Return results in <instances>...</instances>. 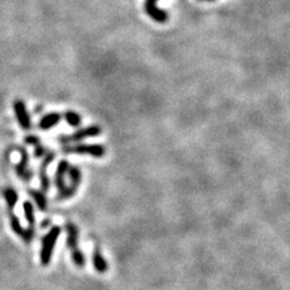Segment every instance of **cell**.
I'll return each instance as SVG.
<instances>
[{
    "label": "cell",
    "instance_id": "obj_1",
    "mask_svg": "<svg viewBox=\"0 0 290 290\" xmlns=\"http://www.w3.org/2000/svg\"><path fill=\"white\" fill-rule=\"evenodd\" d=\"M59 235H61V228L55 226V228L50 230L48 235L42 239L41 252H40V262H41L42 266H49L50 262H51L53 248H55Z\"/></svg>",
    "mask_w": 290,
    "mask_h": 290
},
{
    "label": "cell",
    "instance_id": "obj_2",
    "mask_svg": "<svg viewBox=\"0 0 290 290\" xmlns=\"http://www.w3.org/2000/svg\"><path fill=\"white\" fill-rule=\"evenodd\" d=\"M64 152H74V154L90 155L92 158L101 159L105 154V148L101 144H79V145H64Z\"/></svg>",
    "mask_w": 290,
    "mask_h": 290
},
{
    "label": "cell",
    "instance_id": "obj_3",
    "mask_svg": "<svg viewBox=\"0 0 290 290\" xmlns=\"http://www.w3.org/2000/svg\"><path fill=\"white\" fill-rule=\"evenodd\" d=\"M68 174L69 178H71V185L66 186L63 192H59V195L57 196L58 201H64V199L73 197V196L76 193V191H78L80 183H81V172H80V169L78 167L71 166V167H69Z\"/></svg>",
    "mask_w": 290,
    "mask_h": 290
},
{
    "label": "cell",
    "instance_id": "obj_4",
    "mask_svg": "<svg viewBox=\"0 0 290 290\" xmlns=\"http://www.w3.org/2000/svg\"><path fill=\"white\" fill-rule=\"evenodd\" d=\"M102 133V128L99 127L98 125H92L88 126L86 128H81L79 129L78 132L73 133L71 136H63L59 139V142L63 143V144H66V143H71V142H79L82 141V139L86 138H93V137L99 136Z\"/></svg>",
    "mask_w": 290,
    "mask_h": 290
},
{
    "label": "cell",
    "instance_id": "obj_5",
    "mask_svg": "<svg viewBox=\"0 0 290 290\" xmlns=\"http://www.w3.org/2000/svg\"><path fill=\"white\" fill-rule=\"evenodd\" d=\"M13 109H15V114L16 118H17L19 126H21L23 129H31L32 127L31 116H29L28 111H27L25 102L21 101V99L15 101V103H13Z\"/></svg>",
    "mask_w": 290,
    "mask_h": 290
},
{
    "label": "cell",
    "instance_id": "obj_6",
    "mask_svg": "<svg viewBox=\"0 0 290 290\" xmlns=\"http://www.w3.org/2000/svg\"><path fill=\"white\" fill-rule=\"evenodd\" d=\"M9 218H10V226H11L12 231L17 236H19L27 244L31 243L33 237H34V233L29 232L28 230H25L22 228V225L19 224V219L13 214V211H9Z\"/></svg>",
    "mask_w": 290,
    "mask_h": 290
},
{
    "label": "cell",
    "instance_id": "obj_7",
    "mask_svg": "<svg viewBox=\"0 0 290 290\" xmlns=\"http://www.w3.org/2000/svg\"><path fill=\"white\" fill-rule=\"evenodd\" d=\"M156 3H158V0H145V4H144L145 12L148 13L150 17L154 19L155 22L159 23L167 22L168 19L167 12L159 9L158 6H156Z\"/></svg>",
    "mask_w": 290,
    "mask_h": 290
},
{
    "label": "cell",
    "instance_id": "obj_8",
    "mask_svg": "<svg viewBox=\"0 0 290 290\" xmlns=\"http://www.w3.org/2000/svg\"><path fill=\"white\" fill-rule=\"evenodd\" d=\"M19 151H21L22 155L19 162L16 165V173H17V175L22 181L28 182L32 179V172L29 169V156L25 149L19 148Z\"/></svg>",
    "mask_w": 290,
    "mask_h": 290
},
{
    "label": "cell",
    "instance_id": "obj_9",
    "mask_svg": "<svg viewBox=\"0 0 290 290\" xmlns=\"http://www.w3.org/2000/svg\"><path fill=\"white\" fill-rule=\"evenodd\" d=\"M55 159V154L53 152H48L45 155L44 161H42L41 166H40V171H39V176H40V183H41V189L42 191L46 192L50 189V178L48 174V167L50 166V163L53 161Z\"/></svg>",
    "mask_w": 290,
    "mask_h": 290
},
{
    "label": "cell",
    "instance_id": "obj_10",
    "mask_svg": "<svg viewBox=\"0 0 290 290\" xmlns=\"http://www.w3.org/2000/svg\"><path fill=\"white\" fill-rule=\"evenodd\" d=\"M69 167H71V163L65 161V160H63V161L58 163L57 171H56V175H55V181H56V186H57L59 192H63L66 188L65 174L68 173Z\"/></svg>",
    "mask_w": 290,
    "mask_h": 290
},
{
    "label": "cell",
    "instance_id": "obj_11",
    "mask_svg": "<svg viewBox=\"0 0 290 290\" xmlns=\"http://www.w3.org/2000/svg\"><path fill=\"white\" fill-rule=\"evenodd\" d=\"M66 233H68V237H66V247L71 249L72 252L79 249V229L73 224V222H66L65 225Z\"/></svg>",
    "mask_w": 290,
    "mask_h": 290
},
{
    "label": "cell",
    "instance_id": "obj_12",
    "mask_svg": "<svg viewBox=\"0 0 290 290\" xmlns=\"http://www.w3.org/2000/svg\"><path fill=\"white\" fill-rule=\"evenodd\" d=\"M92 261H93V267L96 269V271L98 273H105L108 271L109 269V265L108 262H106V260L103 258L101 251H99V248H95V251H93V255H92Z\"/></svg>",
    "mask_w": 290,
    "mask_h": 290
},
{
    "label": "cell",
    "instance_id": "obj_13",
    "mask_svg": "<svg viewBox=\"0 0 290 290\" xmlns=\"http://www.w3.org/2000/svg\"><path fill=\"white\" fill-rule=\"evenodd\" d=\"M61 118L62 116L57 114V113H51V114L42 116L41 120L39 121V128L48 131V129L55 127V126L61 121Z\"/></svg>",
    "mask_w": 290,
    "mask_h": 290
},
{
    "label": "cell",
    "instance_id": "obj_14",
    "mask_svg": "<svg viewBox=\"0 0 290 290\" xmlns=\"http://www.w3.org/2000/svg\"><path fill=\"white\" fill-rule=\"evenodd\" d=\"M23 211H25V215L27 221H28V231L34 233V225H35V216H34V209H33L32 203L29 201H26L23 203Z\"/></svg>",
    "mask_w": 290,
    "mask_h": 290
},
{
    "label": "cell",
    "instance_id": "obj_15",
    "mask_svg": "<svg viewBox=\"0 0 290 290\" xmlns=\"http://www.w3.org/2000/svg\"><path fill=\"white\" fill-rule=\"evenodd\" d=\"M25 141H26L27 144L34 146V155H35V158H42V156H45L46 149L41 145V143H40L38 137L28 136V137H26Z\"/></svg>",
    "mask_w": 290,
    "mask_h": 290
},
{
    "label": "cell",
    "instance_id": "obj_16",
    "mask_svg": "<svg viewBox=\"0 0 290 290\" xmlns=\"http://www.w3.org/2000/svg\"><path fill=\"white\" fill-rule=\"evenodd\" d=\"M4 197H5L6 205H8L9 211H13L16 203H17L18 201V195H17V192H16V190H13L12 188H6L4 190Z\"/></svg>",
    "mask_w": 290,
    "mask_h": 290
},
{
    "label": "cell",
    "instance_id": "obj_17",
    "mask_svg": "<svg viewBox=\"0 0 290 290\" xmlns=\"http://www.w3.org/2000/svg\"><path fill=\"white\" fill-rule=\"evenodd\" d=\"M29 195L34 198V201L36 202V206L40 211H46L48 209V199H46L44 192L36 191V190H29Z\"/></svg>",
    "mask_w": 290,
    "mask_h": 290
},
{
    "label": "cell",
    "instance_id": "obj_18",
    "mask_svg": "<svg viewBox=\"0 0 290 290\" xmlns=\"http://www.w3.org/2000/svg\"><path fill=\"white\" fill-rule=\"evenodd\" d=\"M65 121L72 126V127H78L81 123V118L79 114L74 111H66L65 113Z\"/></svg>",
    "mask_w": 290,
    "mask_h": 290
},
{
    "label": "cell",
    "instance_id": "obj_19",
    "mask_svg": "<svg viewBox=\"0 0 290 290\" xmlns=\"http://www.w3.org/2000/svg\"><path fill=\"white\" fill-rule=\"evenodd\" d=\"M72 259L74 265L78 266V267H84L85 266V255L82 254V252L80 249L72 252Z\"/></svg>",
    "mask_w": 290,
    "mask_h": 290
},
{
    "label": "cell",
    "instance_id": "obj_20",
    "mask_svg": "<svg viewBox=\"0 0 290 290\" xmlns=\"http://www.w3.org/2000/svg\"><path fill=\"white\" fill-rule=\"evenodd\" d=\"M207 2H214V0H207Z\"/></svg>",
    "mask_w": 290,
    "mask_h": 290
}]
</instances>
